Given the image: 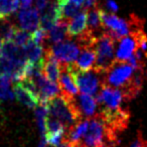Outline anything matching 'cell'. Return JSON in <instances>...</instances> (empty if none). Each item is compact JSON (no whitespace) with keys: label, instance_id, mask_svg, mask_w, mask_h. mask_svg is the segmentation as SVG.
<instances>
[{"label":"cell","instance_id":"obj_1","mask_svg":"<svg viewBox=\"0 0 147 147\" xmlns=\"http://www.w3.org/2000/svg\"><path fill=\"white\" fill-rule=\"evenodd\" d=\"M49 114L63 124L65 131L73 128L82 121L83 115L80 112L75 99H67L61 95L49 100L47 103Z\"/></svg>","mask_w":147,"mask_h":147},{"label":"cell","instance_id":"obj_2","mask_svg":"<svg viewBox=\"0 0 147 147\" xmlns=\"http://www.w3.org/2000/svg\"><path fill=\"white\" fill-rule=\"evenodd\" d=\"M101 19H102L103 28H106L107 31L116 40H119L122 37L143 30V21L137 15L131 14L130 18L123 19L115 15L114 13H107L100 9Z\"/></svg>","mask_w":147,"mask_h":147},{"label":"cell","instance_id":"obj_3","mask_svg":"<svg viewBox=\"0 0 147 147\" xmlns=\"http://www.w3.org/2000/svg\"><path fill=\"white\" fill-rule=\"evenodd\" d=\"M115 43H116V39L107 32H103L98 35L95 41L97 59L93 69L103 76L116 61Z\"/></svg>","mask_w":147,"mask_h":147},{"label":"cell","instance_id":"obj_4","mask_svg":"<svg viewBox=\"0 0 147 147\" xmlns=\"http://www.w3.org/2000/svg\"><path fill=\"white\" fill-rule=\"evenodd\" d=\"M135 67L127 61H115L104 75V84L115 89H125L133 78Z\"/></svg>","mask_w":147,"mask_h":147},{"label":"cell","instance_id":"obj_5","mask_svg":"<svg viewBox=\"0 0 147 147\" xmlns=\"http://www.w3.org/2000/svg\"><path fill=\"white\" fill-rule=\"evenodd\" d=\"M69 69L73 74L74 81L78 89L83 94L94 96L100 91L102 85L104 84V76L97 73L96 71H83L75 67L74 63L69 65Z\"/></svg>","mask_w":147,"mask_h":147},{"label":"cell","instance_id":"obj_6","mask_svg":"<svg viewBox=\"0 0 147 147\" xmlns=\"http://www.w3.org/2000/svg\"><path fill=\"white\" fill-rule=\"evenodd\" d=\"M77 147H107V129L100 115L89 118V127Z\"/></svg>","mask_w":147,"mask_h":147},{"label":"cell","instance_id":"obj_7","mask_svg":"<svg viewBox=\"0 0 147 147\" xmlns=\"http://www.w3.org/2000/svg\"><path fill=\"white\" fill-rule=\"evenodd\" d=\"M97 103L100 106L99 112H111L119 110L123 107V103H128L124 91L115 89L103 84L97 94Z\"/></svg>","mask_w":147,"mask_h":147},{"label":"cell","instance_id":"obj_8","mask_svg":"<svg viewBox=\"0 0 147 147\" xmlns=\"http://www.w3.org/2000/svg\"><path fill=\"white\" fill-rule=\"evenodd\" d=\"M53 57L57 59L59 63L71 65L75 63L80 55V45L71 40H65L61 43L55 45L51 47Z\"/></svg>","mask_w":147,"mask_h":147},{"label":"cell","instance_id":"obj_9","mask_svg":"<svg viewBox=\"0 0 147 147\" xmlns=\"http://www.w3.org/2000/svg\"><path fill=\"white\" fill-rule=\"evenodd\" d=\"M59 86L61 95L67 99H75L78 94V87L74 81L73 74L69 69V65L59 63Z\"/></svg>","mask_w":147,"mask_h":147},{"label":"cell","instance_id":"obj_10","mask_svg":"<svg viewBox=\"0 0 147 147\" xmlns=\"http://www.w3.org/2000/svg\"><path fill=\"white\" fill-rule=\"evenodd\" d=\"M143 31V30H141ZM141 31L135 33H130L126 36L119 39V45L117 47L115 57L118 61H128L129 59L135 53V51L139 49V33Z\"/></svg>","mask_w":147,"mask_h":147},{"label":"cell","instance_id":"obj_11","mask_svg":"<svg viewBox=\"0 0 147 147\" xmlns=\"http://www.w3.org/2000/svg\"><path fill=\"white\" fill-rule=\"evenodd\" d=\"M17 21L22 30L33 32L40 26V17L38 10L33 7L21 8L17 15Z\"/></svg>","mask_w":147,"mask_h":147},{"label":"cell","instance_id":"obj_12","mask_svg":"<svg viewBox=\"0 0 147 147\" xmlns=\"http://www.w3.org/2000/svg\"><path fill=\"white\" fill-rule=\"evenodd\" d=\"M59 67H61L59 63L53 57L51 47H47L45 49V59H43L42 63V69H41L43 76L49 79V81H51V82L57 83L59 81Z\"/></svg>","mask_w":147,"mask_h":147},{"label":"cell","instance_id":"obj_13","mask_svg":"<svg viewBox=\"0 0 147 147\" xmlns=\"http://www.w3.org/2000/svg\"><path fill=\"white\" fill-rule=\"evenodd\" d=\"M81 51L76 63H74L77 69L83 71H92L96 63V51L95 47H80Z\"/></svg>","mask_w":147,"mask_h":147},{"label":"cell","instance_id":"obj_14","mask_svg":"<svg viewBox=\"0 0 147 147\" xmlns=\"http://www.w3.org/2000/svg\"><path fill=\"white\" fill-rule=\"evenodd\" d=\"M87 9H83L78 15L67 22V35L69 38L79 37L87 30Z\"/></svg>","mask_w":147,"mask_h":147},{"label":"cell","instance_id":"obj_15","mask_svg":"<svg viewBox=\"0 0 147 147\" xmlns=\"http://www.w3.org/2000/svg\"><path fill=\"white\" fill-rule=\"evenodd\" d=\"M77 106H78L80 112L82 113L83 117H88L92 118V117L96 116L97 114V108H98V103L97 100L91 95L87 94H80L78 98L76 99Z\"/></svg>","mask_w":147,"mask_h":147},{"label":"cell","instance_id":"obj_16","mask_svg":"<svg viewBox=\"0 0 147 147\" xmlns=\"http://www.w3.org/2000/svg\"><path fill=\"white\" fill-rule=\"evenodd\" d=\"M23 49H24L25 55H26L27 63L42 69V63L45 53V47L42 45H36L30 39Z\"/></svg>","mask_w":147,"mask_h":147},{"label":"cell","instance_id":"obj_17","mask_svg":"<svg viewBox=\"0 0 147 147\" xmlns=\"http://www.w3.org/2000/svg\"><path fill=\"white\" fill-rule=\"evenodd\" d=\"M14 96L19 103L25 105L28 108H36L39 100L31 92H29L20 82H17L14 86Z\"/></svg>","mask_w":147,"mask_h":147},{"label":"cell","instance_id":"obj_18","mask_svg":"<svg viewBox=\"0 0 147 147\" xmlns=\"http://www.w3.org/2000/svg\"><path fill=\"white\" fill-rule=\"evenodd\" d=\"M67 21L59 20L51 30L47 31V40L53 45L67 40Z\"/></svg>","mask_w":147,"mask_h":147},{"label":"cell","instance_id":"obj_19","mask_svg":"<svg viewBox=\"0 0 147 147\" xmlns=\"http://www.w3.org/2000/svg\"><path fill=\"white\" fill-rule=\"evenodd\" d=\"M103 29L102 19H101L100 8L90 9L87 13V30L96 35L97 31H101Z\"/></svg>","mask_w":147,"mask_h":147},{"label":"cell","instance_id":"obj_20","mask_svg":"<svg viewBox=\"0 0 147 147\" xmlns=\"http://www.w3.org/2000/svg\"><path fill=\"white\" fill-rule=\"evenodd\" d=\"M12 79L8 75L0 74V101L13 100L14 92L10 89Z\"/></svg>","mask_w":147,"mask_h":147},{"label":"cell","instance_id":"obj_21","mask_svg":"<svg viewBox=\"0 0 147 147\" xmlns=\"http://www.w3.org/2000/svg\"><path fill=\"white\" fill-rule=\"evenodd\" d=\"M18 27L8 20H0V39L2 42L12 41Z\"/></svg>","mask_w":147,"mask_h":147},{"label":"cell","instance_id":"obj_22","mask_svg":"<svg viewBox=\"0 0 147 147\" xmlns=\"http://www.w3.org/2000/svg\"><path fill=\"white\" fill-rule=\"evenodd\" d=\"M30 39H31V35L27 31L17 28L16 32L14 34V37L12 39V42L19 47H24Z\"/></svg>","mask_w":147,"mask_h":147},{"label":"cell","instance_id":"obj_23","mask_svg":"<svg viewBox=\"0 0 147 147\" xmlns=\"http://www.w3.org/2000/svg\"><path fill=\"white\" fill-rule=\"evenodd\" d=\"M31 40L39 45H43L45 40H47V31L39 26L35 31L31 33Z\"/></svg>","mask_w":147,"mask_h":147},{"label":"cell","instance_id":"obj_24","mask_svg":"<svg viewBox=\"0 0 147 147\" xmlns=\"http://www.w3.org/2000/svg\"><path fill=\"white\" fill-rule=\"evenodd\" d=\"M51 3V0H35V8L42 13Z\"/></svg>","mask_w":147,"mask_h":147},{"label":"cell","instance_id":"obj_25","mask_svg":"<svg viewBox=\"0 0 147 147\" xmlns=\"http://www.w3.org/2000/svg\"><path fill=\"white\" fill-rule=\"evenodd\" d=\"M55 1H57V5L63 4V3H71V4H75L80 7L82 6L85 2V0H55Z\"/></svg>","mask_w":147,"mask_h":147},{"label":"cell","instance_id":"obj_26","mask_svg":"<svg viewBox=\"0 0 147 147\" xmlns=\"http://www.w3.org/2000/svg\"><path fill=\"white\" fill-rule=\"evenodd\" d=\"M106 6L109 9V11L113 13L117 12L119 9L118 5H117V3L115 2L114 0H106Z\"/></svg>","mask_w":147,"mask_h":147},{"label":"cell","instance_id":"obj_27","mask_svg":"<svg viewBox=\"0 0 147 147\" xmlns=\"http://www.w3.org/2000/svg\"><path fill=\"white\" fill-rule=\"evenodd\" d=\"M85 9H93L97 8V0H85L84 2Z\"/></svg>","mask_w":147,"mask_h":147},{"label":"cell","instance_id":"obj_28","mask_svg":"<svg viewBox=\"0 0 147 147\" xmlns=\"http://www.w3.org/2000/svg\"><path fill=\"white\" fill-rule=\"evenodd\" d=\"M59 147H77V144L65 138V140L61 142V144Z\"/></svg>","mask_w":147,"mask_h":147},{"label":"cell","instance_id":"obj_29","mask_svg":"<svg viewBox=\"0 0 147 147\" xmlns=\"http://www.w3.org/2000/svg\"><path fill=\"white\" fill-rule=\"evenodd\" d=\"M32 0H19V4H21V8H27L30 7Z\"/></svg>","mask_w":147,"mask_h":147},{"label":"cell","instance_id":"obj_30","mask_svg":"<svg viewBox=\"0 0 147 147\" xmlns=\"http://www.w3.org/2000/svg\"><path fill=\"white\" fill-rule=\"evenodd\" d=\"M145 147H147V143H146V146H145Z\"/></svg>","mask_w":147,"mask_h":147}]
</instances>
